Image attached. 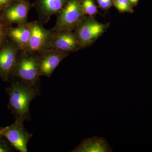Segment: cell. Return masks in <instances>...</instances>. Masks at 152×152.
I'll return each instance as SVG.
<instances>
[{
  "instance_id": "19",
  "label": "cell",
  "mask_w": 152,
  "mask_h": 152,
  "mask_svg": "<svg viewBox=\"0 0 152 152\" xmlns=\"http://www.w3.org/2000/svg\"><path fill=\"white\" fill-rule=\"evenodd\" d=\"M17 1L18 0H0V11L3 12L8 6Z\"/></svg>"
},
{
  "instance_id": "5",
  "label": "cell",
  "mask_w": 152,
  "mask_h": 152,
  "mask_svg": "<svg viewBox=\"0 0 152 152\" xmlns=\"http://www.w3.org/2000/svg\"><path fill=\"white\" fill-rule=\"evenodd\" d=\"M52 32V29L45 28L39 21L31 22V37L26 51L41 54L48 50Z\"/></svg>"
},
{
  "instance_id": "21",
  "label": "cell",
  "mask_w": 152,
  "mask_h": 152,
  "mask_svg": "<svg viewBox=\"0 0 152 152\" xmlns=\"http://www.w3.org/2000/svg\"><path fill=\"white\" fill-rule=\"evenodd\" d=\"M5 127L0 128V135H1L3 132H4V130H5Z\"/></svg>"
},
{
  "instance_id": "16",
  "label": "cell",
  "mask_w": 152,
  "mask_h": 152,
  "mask_svg": "<svg viewBox=\"0 0 152 152\" xmlns=\"http://www.w3.org/2000/svg\"><path fill=\"white\" fill-rule=\"evenodd\" d=\"M113 4L121 13L134 12L133 7L131 5L129 0H113Z\"/></svg>"
},
{
  "instance_id": "15",
  "label": "cell",
  "mask_w": 152,
  "mask_h": 152,
  "mask_svg": "<svg viewBox=\"0 0 152 152\" xmlns=\"http://www.w3.org/2000/svg\"><path fill=\"white\" fill-rule=\"evenodd\" d=\"M12 25L9 24L3 17L2 12L0 11V48L8 39V32Z\"/></svg>"
},
{
  "instance_id": "6",
  "label": "cell",
  "mask_w": 152,
  "mask_h": 152,
  "mask_svg": "<svg viewBox=\"0 0 152 152\" xmlns=\"http://www.w3.org/2000/svg\"><path fill=\"white\" fill-rule=\"evenodd\" d=\"M24 123L15 120V122L5 129L2 134L15 149L20 152H27L28 145L33 135L25 129Z\"/></svg>"
},
{
  "instance_id": "14",
  "label": "cell",
  "mask_w": 152,
  "mask_h": 152,
  "mask_svg": "<svg viewBox=\"0 0 152 152\" xmlns=\"http://www.w3.org/2000/svg\"><path fill=\"white\" fill-rule=\"evenodd\" d=\"M81 6L83 12L86 16L95 17L99 13L98 7L95 0H82Z\"/></svg>"
},
{
  "instance_id": "7",
  "label": "cell",
  "mask_w": 152,
  "mask_h": 152,
  "mask_svg": "<svg viewBox=\"0 0 152 152\" xmlns=\"http://www.w3.org/2000/svg\"><path fill=\"white\" fill-rule=\"evenodd\" d=\"M52 30L53 32L48 49H55L69 53L77 52L81 49L74 31Z\"/></svg>"
},
{
  "instance_id": "9",
  "label": "cell",
  "mask_w": 152,
  "mask_h": 152,
  "mask_svg": "<svg viewBox=\"0 0 152 152\" xmlns=\"http://www.w3.org/2000/svg\"><path fill=\"white\" fill-rule=\"evenodd\" d=\"M33 7L29 0H18L8 6L2 12L3 18L11 25H26L29 23L28 14Z\"/></svg>"
},
{
  "instance_id": "4",
  "label": "cell",
  "mask_w": 152,
  "mask_h": 152,
  "mask_svg": "<svg viewBox=\"0 0 152 152\" xmlns=\"http://www.w3.org/2000/svg\"><path fill=\"white\" fill-rule=\"evenodd\" d=\"M109 23H99L94 17L86 16L74 31L81 48L89 46L102 35L108 28Z\"/></svg>"
},
{
  "instance_id": "13",
  "label": "cell",
  "mask_w": 152,
  "mask_h": 152,
  "mask_svg": "<svg viewBox=\"0 0 152 152\" xmlns=\"http://www.w3.org/2000/svg\"><path fill=\"white\" fill-rule=\"evenodd\" d=\"M113 149L104 138L97 137L83 140L73 152H112Z\"/></svg>"
},
{
  "instance_id": "18",
  "label": "cell",
  "mask_w": 152,
  "mask_h": 152,
  "mask_svg": "<svg viewBox=\"0 0 152 152\" xmlns=\"http://www.w3.org/2000/svg\"><path fill=\"white\" fill-rule=\"evenodd\" d=\"M97 4L98 7L104 11L108 10L113 6V0H95Z\"/></svg>"
},
{
  "instance_id": "2",
  "label": "cell",
  "mask_w": 152,
  "mask_h": 152,
  "mask_svg": "<svg viewBox=\"0 0 152 152\" xmlns=\"http://www.w3.org/2000/svg\"><path fill=\"white\" fill-rule=\"evenodd\" d=\"M40 53L20 51L11 77H16L31 86L39 82Z\"/></svg>"
},
{
  "instance_id": "3",
  "label": "cell",
  "mask_w": 152,
  "mask_h": 152,
  "mask_svg": "<svg viewBox=\"0 0 152 152\" xmlns=\"http://www.w3.org/2000/svg\"><path fill=\"white\" fill-rule=\"evenodd\" d=\"M82 0H67L56 14V22L53 30L74 31L86 16L82 10Z\"/></svg>"
},
{
  "instance_id": "1",
  "label": "cell",
  "mask_w": 152,
  "mask_h": 152,
  "mask_svg": "<svg viewBox=\"0 0 152 152\" xmlns=\"http://www.w3.org/2000/svg\"><path fill=\"white\" fill-rule=\"evenodd\" d=\"M6 92L9 96L8 108L16 121L23 123L31 121L30 104L40 94L39 85L31 86L18 79L12 82Z\"/></svg>"
},
{
  "instance_id": "20",
  "label": "cell",
  "mask_w": 152,
  "mask_h": 152,
  "mask_svg": "<svg viewBox=\"0 0 152 152\" xmlns=\"http://www.w3.org/2000/svg\"><path fill=\"white\" fill-rule=\"evenodd\" d=\"M140 0H129V2L130 3L131 5L133 7L137 5Z\"/></svg>"
},
{
  "instance_id": "12",
  "label": "cell",
  "mask_w": 152,
  "mask_h": 152,
  "mask_svg": "<svg viewBox=\"0 0 152 152\" xmlns=\"http://www.w3.org/2000/svg\"><path fill=\"white\" fill-rule=\"evenodd\" d=\"M31 35V22L23 25L12 26L8 32V39L22 51L27 50Z\"/></svg>"
},
{
  "instance_id": "11",
  "label": "cell",
  "mask_w": 152,
  "mask_h": 152,
  "mask_svg": "<svg viewBox=\"0 0 152 152\" xmlns=\"http://www.w3.org/2000/svg\"><path fill=\"white\" fill-rule=\"evenodd\" d=\"M67 0H35L32 4L37 13L39 21L47 23L51 17L56 15Z\"/></svg>"
},
{
  "instance_id": "10",
  "label": "cell",
  "mask_w": 152,
  "mask_h": 152,
  "mask_svg": "<svg viewBox=\"0 0 152 152\" xmlns=\"http://www.w3.org/2000/svg\"><path fill=\"white\" fill-rule=\"evenodd\" d=\"M69 55V53L55 49H48L43 52L40 59V76L50 77L61 62Z\"/></svg>"
},
{
  "instance_id": "8",
  "label": "cell",
  "mask_w": 152,
  "mask_h": 152,
  "mask_svg": "<svg viewBox=\"0 0 152 152\" xmlns=\"http://www.w3.org/2000/svg\"><path fill=\"white\" fill-rule=\"evenodd\" d=\"M20 51L9 39L0 48V77L4 82L11 78Z\"/></svg>"
},
{
  "instance_id": "17",
  "label": "cell",
  "mask_w": 152,
  "mask_h": 152,
  "mask_svg": "<svg viewBox=\"0 0 152 152\" xmlns=\"http://www.w3.org/2000/svg\"><path fill=\"white\" fill-rule=\"evenodd\" d=\"M15 148L12 144L4 137L0 135V152L12 151Z\"/></svg>"
}]
</instances>
